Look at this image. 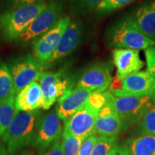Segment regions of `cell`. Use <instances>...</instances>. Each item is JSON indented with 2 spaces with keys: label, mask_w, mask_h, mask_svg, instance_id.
Wrapping results in <instances>:
<instances>
[{
  "label": "cell",
  "mask_w": 155,
  "mask_h": 155,
  "mask_svg": "<svg viewBox=\"0 0 155 155\" xmlns=\"http://www.w3.org/2000/svg\"><path fill=\"white\" fill-rule=\"evenodd\" d=\"M155 91V78L147 71H139L122 80V86L116 96H152Z\"/></svg>",
  "instance_id": "cell-12"
},
{
  "label": "cell",
  "mask_w": 155,
  "mask_h": 155,
  "mask_svg": "<svg viewBox=\"0 0 155 155\" xmlns=\"http://www.w3.org/2000/svg\"><path fill=\"white\" fill-rule=\"evenodd\" d=\"M83 30V27L81 22H71L64 32L55 53L48 63L66 57L75 51L82 40Z\"/></svg>",
  "instance_id": "cell-16"
},
{
  "label": "cell",
  "mask_w": 155,
  "mask_h": 155,
  "mask_svg": "<svg viewBox=\"0 0 155 155\" xmlns=\"http://www.w3.org/2000/svg\"><path fill=\"white\" fill-rule=\"evenodd\" d=\"M92 93L85 89L71 88L58 99L56 112L61 120L65 121L86 104Z\"/></svg>",
  "instance_id": "cell-14"
},
{
  "label": "cell",
  "mask_w": 155,
  "mask_h": 155,
  "mask_svg": "<svg viewBox=\"0 0 155 155\" xmlns=\"http://www.w3.org/2000/svg\"><path fill=\"white\" fill-rule=\"evenodd\" d=\"M39 81L44 99L42 108L45 110L49 109L68 89L73 87V82L63 70L57 72H43Z\"/></svg>",
  "instance_id": "cell-8"
},
{
  "label": "cell",
  "mask_w": 155,
  "mask_h": 155,
  "mask_svg": "<svg viewBox=\"0 0 155 155\" xmlns=\"http://www.w3.org/2000/svg\"><path fill=\"white\" fill-rule=\"evenodd\" d=\"M134 0H104L96 8L99 15H104L121 9L132 2Z\"/></svg>",
  "instance_id": "cell-26"
},
{
  "label": "cell",
  "mask_w": 155,
  "mask_h": 155,
  "mask_svg": "<svg viewBox=\"0 0 155 155\" xmlns=\"http://www.w3.org/2000/svg\"><path fill=\"white\" fill-rule=\"evenodd\" d=\"M114 104L121 121V131L138 122L154 105L152 96H114Z\"/></svg>",
  "instance_id": "cell-5"
},
{
  "label": "cell",
  "mask_w": 155,
  "mask_h": 155,
  "mask_svg": "<svg viewBox=\"0 0 155 155\" xmlns=\"http://www.w3.org/2000/svg\"><path fill=\"white\" fill-rule=\"evenodd\" d=\"M98 137L95 134L91 135L84 139L77 155H91L96 144Z\"/></svg>",
  "instance_id": "cell-28"
},
{
  "label": "cell",
  "mask_w": 155,
  "mask_h": 155,
  "mask_svg": "<svg viewBox=\"0 0 155 155\" xmlns=\"http://www.w3.org/2000/svg\"><path fill=\"white\" fill-rule=\"evenodd\" d=\"M39 116L38 110L17 113L2 137L9 154L16 153L32 143Z\"/></svg>",
  "instance_id": "cell-3"
},
{
  "label": "cell",
  "mask_w": 155,
  "mask_h": 155,
  "mask_svg": "<svg viewBox=\"0 0 155 155\" xmlns=\"http://www.w3.org/2000/svg\"><path fill=\"white\" fill-rule=\"evenodd\" d=\"M111 65L106 63H96L85 70L76 86L91 93L105 91L112 82Z\"/></svg>",
  "instance_id": "cell-10"
},
{
  "label": "cell",
  "mask_w": 155,
  "mask_h": 155,
  "mask_svg": "<svg viewBox=\"0 0 155 155\" xmlns=\"http://www.w3.org/2000/svg\"><path fill=\"white\" fill-rule=\"evenodd\" d=\"M104 0H69V8L75 15H86L95 9Z\"/></svg>",
  "instance_id": "cell-23"
},
{
  "label": "cell",
  "mask_w": 155,
  "mask_h": 155,
  "mask_svg": "<svg viewBox=\"0 0 155 155\" xmlns=\"http://www.w3.org/2000/svg\"><path fill=\"white\" fill-rule=\"evenodd\" d=\"M61 119L57 112L50 111L39 116L32 144L40 153H43L56 141L61 139L63 134Z\"/></svg>",
  "instance_id": "cell-7"
},
{
  "label": "cell",
  "mask_w": 155,
  "mask_h": 155,
  "mask_svg": "<svg viewBox=\"0 0 155 155\" xmlns=\"http://www.w3.org/2000/svg\"><path fill=\"white\" fill-rule=\"evenodd\" d=\"M18 112L15 107V98L0 102V137L7 130Z\"/></svg>",
  "instance_id": "cell-21"
},
{
  "label": "cell",
  "mask_w": 155,
  "mask_h": 155,
  "mask_svg": "<svg viewBox=\"0 0 155 155\" xmlns=\"http://www.w3.org/2000/svg\"><path fill=\"white\" fill-rule=\"evenodd\" d=\"M42 155H64L63 141L60 139L55 141L47 150L42 153Z\"/></svg>",
  "instance_id": "cell-31"
},
{
  "label": "cell",
  "mask_w": 155,
  "mask_h": 155,
  "mask_svg": "<svg viewBox=\"0 0 155 155\" xmlns=\"http://www.w3.org/2000/svg\"><path fill=\"white\" fill-rule=\"evenodd\" d=\"M108 99V91L101 93H92L88 97L86 104L96 111L99 112L106 104Z\"/></svg>",
  "instance_id": "cell-27"
},
{
  "label": "cell",
  "mask_w": 155,
  "mask_h": 155,
  "mask_svg": "<svg viewBox=\"0 0 155 155\" xmlns=\"http://www.w3.org/2000/svg\"><path fill=\"white\" fill-rule=\"evenodd\" d=\"M43 104L41 87L38 81H34L23 88L15 98V107L18 111H35L42 108Z\"/></svg>",
  "instance_id": "cell-17"
},
{
  "label": "cell",
  "mask_w": 155,
  "mask_h": 155,
  "mask_svg": "<svg viewBox=\"0 0 155 155\" xmlns=\"http://www.w3.org/2000/svg\"><path fill=\"white\" fill-rule=\"evenodd\" d=\"M85 138L63 133L64 155H77Z\"/></svg>",
  "instance_id": "cell-25"
},
{
  "label": "cell",
  "mask_w": 155,
  "mask_h": 155,
  "mask_svg": "<svg viewBox=\"0 0 155 155\" xmlns=\"http://www.w3.org/2000/svg\"><path fill=\"white\" fill-rule=\"evenodd\" d=\"M131 17L141 32L152 40L155 39V1L141 4Z\"/></svg>",
  "instance_id": "cell-18"
},
{
  "label": "cell",
  "mask_w": 155,
  "mask_h": 155,
  "mask_svg": "<svg viewBox=\"0 0 155 155\" xmlns=\"http://www.w3.org/2000/svg\"><path fill=\"white\" fill-rule=\"evenodd\" d=\"M152 100H153V102H154V104H155V91L154 93V94L152 96Z\"/></svg>",
  "instance_id": "cell-34"
},
{
  "label": "cell",
  "mask_w": 155,
  "mask_h": 155,
  "mask_svg": "<svg viewBox=\"0 0 155 155\" xmlns=\"http://www.w3.org/2000/svg\"><path fill=\"white\" fill-rule=\"evenodd\" d=\"M14 82L8 65L0 61V102L15 98Z\"/></svg>",
  "instance_id": "cell-20"
},
{
  "label": "cell",
  "mask_w": 155,
  "mask_h": 155,
  "mask_svg": "<svg viewBox=\"0 0 155 155\" xmlns=\"http://www.w3.org/2000/svg\"><path fill=\"white\" fill-rule=\"evenodd\" d=\"M112 55L116 68V76L121 80L132 73L139 72L144 67V62L140 58L139 50L114 49Z\"/></svg>",
  "instance_id": "cell-15"
},
{
  "label": "cell",
  "mask_w": 155,
  "mask_h": 155,
  "mask_svg": "<svg viewBox=\"0 0 155 155\" xmlns=\"http://www.w3.org/2000/svg\"><path fill=\"white\" fill-rule=\"evenodd\" d=\"M42 1L45 0H2V4L7 7V9H15L24 5H32Z\"/></svg>",
  "instance_id": "cell-30"
},
{
  "label": "cell",
  "mask_w": 155,
  "mask_h": 155,
  "mask_svg": "<svg viewBox=\"0 0 155 155\" xmlns=\"http://www.w3.org/2000/svg\"><path fill=\"white\" fill-rule=\"evenodd\" d=\"M98 111L85 104L78 111L64 121L63 133L87 138L95 134V126Z\"/></svg>",
  "instance_id": "cell-11"
},
{
  "label": "cell",
  "mask_w": 155,
  "mask_h": 155,
  "mask_svg": "<svg viewBox=\"0 0 155 155\" xmlns=\"http://www.w3.org/2000/svg\"><path fill=\"white\" fill-rule=\"evenodd\" d=\"M147 61V71L154 77L155 73V47L151 46L144 50Z\"/></svg>",
  "instance_id": "cell-29"
},
{
  "label": "cell",
  "mask_w": 155,
  "mask_h": 155,
  "mask_svg": "<svg viewBox=\"0 0 155 155\" xmlns=\"http://www.w3.org/2000/svg\"><path fill=\"white\" fill-rule=\"evenodd\" d=\"M108 155H129V153L126 145L117 144Z\"/></svg>",
  "instance_id": "cell-32"
},
{
  "label": "cell",
  "mask_w": 155,
  "mask_h": 155,
  "mask_svg": "<svg viewBox=\"0 0 155 155\" xmlns=\"http://www.w3.org/2000/svg\"><path fill=\"white\" fill-rule=\"evenodd\" d=\"M139 129L142 135H155V104L139 120Z\"/></svg>",
  "instance_id": "cell-24"
},
{
  "label": "cell",
  "mask_w": 155,
  "mask_h": 155,
  "mask_svg": "<svg viewBox=\"0 0 155 155\" xmlns=\"http://www.w3.org/2000/svg\"><path fill=\"white\" fill-rule=\"evenodd\" d=\"M106 43L114 49L146 50L155 41L141 32L131 15H127L112 25L106 35Z\"/></svg>",
  "instance_id": "cell-1"
},
{
  "label": "cell",
  "mask_w": 155,
  "mask_h": 155,
  "mask_svg": "<svg viewBox=\"0 0 155 155\" xmlns=\"http://www.w3.org/2000/svg\"><path fill=\"white\" fill-rule=\"evenodd\" d=\"M71 22L69 17H62L53 28L35 40L32 43L35 56L40 61L48 63Z\"/></svg>",
  "instance_id": "cell-9"
},
{
  "label": "cell",
  "mask_w": 155,
  "mask_h": 155,
  "mask_svg": "<svg viewBox=\"0 0 155 155\" xmlns=\"http://www.w3.org/2000/svg\"><path fill=\"white\" fill-rule=\"evenodd\" d=\"M117 142L116 136H98L91 155H108Z\"/></svg>",
  "instance_id": "cell-22"
},
{
  "label": "cell",
  "mask_w": 155,
  "mask_h": 155,
  "mask_svg": "<svg viewBox=\"0 0 155 155\" xmlns=\"http://www.w3.org/2000/svg\"><path fill=\"white\" fill-rule=\"evenodd\" d=\"M49 63L35 55H25L12 60L8 64L16 94L30 83L39 80Z\"/></svg>",
  "instance_id": "cell-4"
},
{
  "label": "cell",
  "mask_w": 155,
  "mask_h": 155,
  "mask_svg": "<svg viewBox=\"0 0 155 155\" xmlns=\"http://www.w3.org/2000/svg\"><path fill=\"white\" fill-rule=\"evenodd\" d=\"M129 155H155V135H141L128 141Z\"/></svg>",
  "instance_id": "cell-19"
},
{
  "label": "cell",
  "mask_w": 155,
  "mask_h": 155,
  "mask_svg": "<svg viewBox=\"0 0 155 155\" xmlns=\"http://www.w3.org/2000/svg\"><path fill=\"white\" fill-rule=\"evenodd\" d=\"M154 40H155V39H154Z\"/></svg>",
  "instance_id": "cell-37"
},
{
  "label": "cell",
  "mask_w": 155,
  "mask_h": 155,
  "mask_svg": "<svg viewBox=\"0 0 155 155\" xmlns=\"http://www.w3.org/2000/svg\"><path fill=\"white\" fill-rule=\"evenodd\" d=\"M154 78H155V73H154Z\"/></svg>",
  "instance_id": "cell-35"
},
{
  "label": "cell",
  "mask_w": 155,
  "mask_h": 155,
  "mask_svg": "<svg viewBox=\"0 0 155 155\" xmlns=\"http://www.w3.org/2000/svg\"><path fill=\"white\" fill-rule=\"evenodd\" d=\"M24 155H28V154H24Z\"/></svg>",
  "instance_id": "cell-36"
},
{
  "label": "cell",
  "mask_w": 155,
  "mask_h": 155,
  "mask_svg": "<svg viewBox=\"0 0 155 155\" xmlns=\"http://www.w3.org/2000/svg\"><path fill=\"white\" fill-rule=\"evenodd\" d=\"M46 1L7 9L0 15V35L5 41L17 40L47 6Z\"/></svg>",
  "instance_id": "cell-2"
},
{
  "label": "cell",
  "mask_w": 155,
  "mask_h": 155,
  "mask_svg": "<svg viewBox=\"0 0 155 155\" xmlns=\"http://www.w3.org/2000/svg\"><path fill=\"white\" fill-rule=\"evenodd\" d=\"M8 151L6 150L5 146L0 143V155H9Z\"/></svg>",
  "instance_id": "cell-33"
},
{
  "label": "cell",
  "mask_w": 155,
  "mask_h": 155,
  "mask_svg": "<svg viewBox=\"0 0 155 155\" xmlns=\"http://www.w3.org/2000/svg\"><path fill=\"white\" fill-rule=\"evenodd\" d=\"M114 95L108 91L107 104L98 112L95 134L99 136H116L121 131L122 125L114 104Z\"/></svg>",
  "instance_id": "cell-13"
},
{
  "label": "cell",
  "mask_w": 155,
  "mask_h": 155,
  "mask_svg": "<svg viewBox=\"0 0 155 155\" xmlns=\"http://www.w3.org/2000/svg\"><path fill=\"white\" fill-rule=\"evenodd\" d=\"M63 4L60 1H53L45 7L28 29L19 37L20 42H28L36 40L39 37L53 28L61 19L63 12Z\"/></svg>",
  "instance_id": "cell-6"
}]
</instances>
